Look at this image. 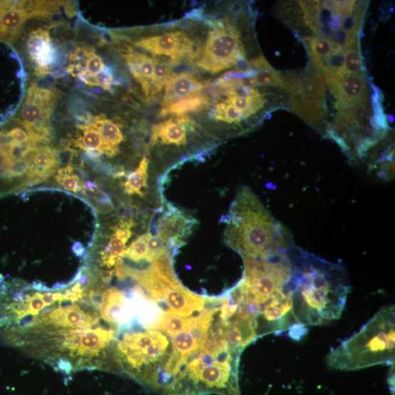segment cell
I'll use <instances>...</instances> for the list:
<instances>
[{"label": "cell", "instance_id": "6da1fadb", "mask_svg": "<svg viewBox=\"0 0 395 395\" xmlns=\"http://www.w3.org/2000/svg\"><path fill=\"white\" fill-rule=\"evenodd\" d=\"M293 316L301 326H321L339 319L350 285L346 269L295 245L288 250Z\"/></svg>", "mask_w": 395, "mask_h": 395}, {"label": "cell", "instance_id": "7a4b0ae2", "mask_svg": "<svg viewBox=\"0 0 395 395\" xmlns=\"http://www.w3.org/2000/svg\"><path fill=\"white\" fill-rule=\"evenodd\" d=\"M225 222V244L243 260H268L287 252L292 236L249 188H242L234 200Z\"/></svg>", "mask_w": 395, "mask_h": 395}, {"label": "cell", "instance_id": "3957f363", "mask_svg": "<svg viewBox=\"0 0 395 395\" xmlns=\"http://www.w3.org/2000/svg\"><path fill=\"white\" fill-rule=\"evenodd\" d=\"M394 305L381 308L357 333L329 353V368L349 371L379 364H394Z\"/></svg>", "mask_w": 395, "mask_h": 395}, {"label": "cell", "instance_id": "277c9868", "mask_svg": "<svg viewBox=\"0 0 395 395\" xmlns=\"http://www.w3.org/2000/svg\"><path fill=\"white\" fill-rule=\"evenodd\" d=\"M116 347V360L123 371L140 383L151 386L172 349L160 331L133 329L126 325Z\"/></svg>", "mask_w": 395, "mask_h": 395}, {"label": "cell", "instance_id": "5b68a950", "mask_svg": "<svg viewBox=\"0 0 395 395\" xmlns=\"http://www.w3.org/2000/svg\"><path fill=\"white\" fill-rule=\"evenodd\" d=\"M135 279L150 298L179 316L190 317L202 312L205 299L187 290L176 277L169 254L140 270Z\"/></svg>", "mask_w": 395, "mask_h": 395}, {"label": "cell", "instance_id": "8992f818", "mask_svg": "<svg viewBox=\"0 0 395 395\" xmlns=\"http://www.w3.org/2000/svg\"><path fill=\"white\" fill-rule=\"evenodd\" d=\"M287 252L268 260H244L245 273L240 280L244 301L256 319L262 307L287 287L292 277Z\"/></svg>", "mask_w": 395, "mask_h": 395}, {"label": "cell", "instance_id": "52a82bcc", "mask_svg": "<svg viewBox=\"0 0 395 395\" xmlns=\"http://www.w3.org/2000/svg\"><path fill=\"white\" fill-rule=\"evenodd\" d=\"M55 103V94L35 83L27 91L18 121L24 127L36 149L48 146L50 143V120Z\"/></svg>", "mask_w": 395, "mask_h": 395}, {"label": "cell", "instance_id": "ba28073f", "mask_svg": "<svg viewBox=\"0 0 395 395\" xmlns=\"http://www.w3.org/2000/svg\"><path fill=\"white\" fill-rule=\"evenodd\" d=\"M244 59L239 31L230 24H220L209 33L198 66L215 74L239 64Z\"/></svg>", "mask_w": 395, "mask_h": 395}, {"label": "cell", "instance_id": "9c48e42d", "mask_svg": "<svg viewBox=\"0 0 395 395\" xmlns=\"http://www.w3.org/2000/svg\"><path fill=\"white\" fill-rule=\"evenodd\" d=\"M329 88L340 111L359 118L356 112L364 110L369 105V88L362 73L347 75Z\"/></svg>", "mask_w": 395, "mask_h": 395}, {"label": "cell", "instance_id": "30bf717a", "mask_svg": "<svg viewBox=\"0 0 395 395\" xmlns=\"http://www.w3.org/2000/svg\"><path fill=\"white\" fill-rule=\"evenodd\" d=\"M26 48L36 75H49L58 62V52L48 30L40 27L32 31L26 41Z\"/></svg>", "mask_w": 395, "mask_h": 395}, {"label": "cell", "instance_id": "8fae6325", "mask_svg": "<svg viewBox=\"0 0 395 395\" xmlns=\"http://www.w3.org/2000/svg\"><path fill=\"white\" fill-rule=\"evenodd\" d=\"M34 18L33 1H0V41L13 44L26 21Z\"/></svg>", "mask_w": 395, "mask_h": 395}, {"label": "cell", "instance_id": "7c38bea8", "mask_svg": "<svg viewBox=\"0 0 395 395\" xmlns=\"http://www.w3.org/2000/svg\"><path fill=\"white\" fill-rule=\"evenodd\" d=\"M135 45L155 55L169 56L173 61H179L193 53V41L180 31L140 39Z\"/></svg>", "mask_w": 395, "mask_h": 395}, {"label": "cell", "instance_id": "4fadbf2b", "mask_svg": "<svg viewBox=\"0 0 395 395\" xmlns=\"http://www.w3.org/2000/svg\"><path fill=\"white\" fill-rule=\"evenodd\" d=\"M106 69L103 59L92 46L77 47L70 56L69 73L89 86H96V78Z\"/></svg>", "mask_w": 395, "mask_h": 395}, {"label": "cell", "instance_id": "5bb4252c", "mask_svg": "<svg viewBox=\"0 0 395 395\" xmlns=\"http://www.w3.org/2000/svg\"><path fill=\"white\" fill-rule=\"evenodd\" d=\"M99 310L102 319L113 326L131 323L135 314L130 297L116 288L108 289L102 293Z\"/></svg>", "mask_w": 395, "mask_h": 395}, {"label": "cell", "instance_id": "9a60e30c", "mask_svg": "<svg viewBox=\"0 0 395 395\" xmlns=\"http://www.w3.org/2000/svg\"><path fill=\"white\" fill-rule=\"evenodd\" d=\"M195 220L188 217L180 210L168 205L158 221V232L169 247H175L183 243V240L191 232Z\"/></svg>", "mask_w": 395, "mask_h": 395}, {"label": "cell", "instance_id": "2e32d148", "mask_svg": "<svg viewBox=\"0 0 395 395\" xmlns=\"http://www.w3.org/2000/svg\"><path fill=\"white\" fill-rule=\"evenodd\" d=\"M61 163V154L55 148L46 146L36 150L29 171L27 183L38 184L52 176Z\"/></svg>", "mask_w": 395, "mask_h": 395}, {"label": "cell", "instance_id": "e0dca14e", "mask_svg": "<svg viewBox=\"0 0 395 395\" xmlns=\"http://www.w3.org/2000/svg\"><path fill=\"white\" fill-rule=\"evenodd\" d=\"M186 126L192 127L193 122L185 117L171 118L155 125L153 128L151 144L184 146L187 143Z\"/></svg>", "mask_w": 395, "mask_h": 395}, {"label": "cell", "instance_id": "ac0fdd59", "mask_svg": "<svg viewBox=\"0 0 395 395\" xmlns=\"http://www.w3.org/2000/svg\"><path fill=\"white\" fill-rule=\"evenodd\" d=\"M134 220L132 217L122 219L116 225L106 249L101 252V262L103 266L110 269L116 265L126 249V243L132 236L131 229Z\"/></svg>", "mask_w": 395, "mask_h": 395}, {"label": "cell", "instance_id": "d6986e66", "mask_svg": "<svg viewBox=\"0 0 395 395\" xmlns=\"http://www.w3.org/2000/svg\"><path fill=\"white\" fill-rule=\"evenodd\" d=\"M123 56L133 78L142 86L146 98L149 99L156 60L135 52L129 46Z\"/></svg>", "mask_w": 395, "mask_h": 395}, {"label": "cell", "instance_id": "ffe728a7", "mask_svg": "<svg viewBox=\"0 0 395 395\" xmlns=\"http://www.w3.org/2000/svg\"><path fill=\"white\" fill-rule=\"evenodd\" d=\"M205 84L190 74L174 76L165 84V93L163 106L170 104L179 100L199 95L204 89Z\"/></svg>", "mask_w": 395, "mask_h": 395}, {"label": "cell", "instance_id": "44dd1931", "mask_svg": "<svg viewBox=\"0 0 395 395\" xmlns=\"http://www.w3.org/2000/svg\"><path fill=\"white\" fill-rule=\"evenodd\" d=\"M91 123L100 133L106 147V155L113 158L120 153L119 145L125 140L120 127L103 115L91 117Z\"/></svg>", "mask_w": 395, "mask_h": 395}, {"label": "cell", "instance_id": "7402d4cb", "mask_svg": "<svg viewBox=\"0 0 395 395\" xmlns=\"http://www.w3.org/2000/svg\"><path fill=\"white\" fill-rule=\"evenodd\" d=\"M78 128L82 134L73 140V145L86 152H94L101 155H106V147L103 140L93 125L88 120L86 124L79 125Z\"/></svg>", "mask_w": 395, "mask_h": 395}, {"label": "cell", "instance_id": "603a6c76", "mask_svg": "<svg viewBox=\"0 0 395 395\" xmlns=\"http://www.w3.org/2000/svg\"><path fill=\"white\" fill-rule=\"evenodd\" d=\"M210 103L209 99L202 95H195L176 102L163 106L160 112V118L169 115L183 116L190 112L200 111L205 108Z\"/></svg>", "mask_w": 395, "mask_h": 395}, {"label": "cell", "instance_id": "cb8c5ba5", "mask_svg": "<svg viewBox=\"0 0 395 395\" xmlns=\"http://www.w3.org/2000/svg\"><path fill=\"white\" fill-rule=\"evenodd\" d=\"M292 111L304 121L314 124L323 120L325 109L323 103L310 101L304 98H292Z\"/></svg>", "mask_w": 395, "mask_h": 395}, {"label": "cell", "instance_id": "d4e9b609", "mask_svg": "<svg viewBox=\"0 0 395 395\" xmlns=\"http://www.w3.org/2000/svg\"><path fill=\"white\" fill-rule=\"evenodd\" d=\"M149 160L144 157L138 167L131 173L124 183V190L128 195H144L143 190L148 188Z\"/></svg>", "mask_w": 395, "mask_h": 395}, {"label": "cell", "instance_id": "484cf974", "mask_svg": "<svg viewBox=\"0 0 395 395\" xmlns=\"http://www.w3.org/2000/svg\"><path fill=\"white\" fill-rule=\"evenodd\" d=\"M151 235L150 232H148L139 237L125 249L120 258L136 264L148 263L149 248L148 242Z\"/></svg>", "mask_w": 395, "mask_h": 395}, {"label": "cell", "instance_id": "4316f807", "mask_svg": "<svg viewBox=\"0 0 395 395\" xmlns=\"http://www.w3.org/2000/svg\"><path fill=\"white\" fill-rule=\"evenodd\" d=\"M224 102L233 105L242 113L246 119L261 110L265 105L262 97H230Z\"/></svg>", "mask_w": 395, "mask_h": 395}, {"label": "cell", "instance_id": "83f0119b", "mask_svg": "<svg viewBox=\"0 0 395 395\" xmlns=\"http://www.w3.org/2000/svg\"><path fill=\"white\" fill-rule=\"evenodd\" d=\"M309 43L313 64L315 68H321L323 60L327 58L336 47L329 39L319 36L310 41Z\"/></svg>", "mask_w": 395, "mask_h": 395}, {"label": "cell", "instance_id": "f1b7e54d", "mask_svg": "<svg viewBox=\"0 0 395 395\" xmlns=\"http://www.w3.org/2000/svg\"><path fill=\"white\" fill-rule=\"evenodd\" d=\"M174 76L170 67L156 60L149 99L154 98L160 93L168 81Z\"/></svg>", "mask_w": 395, "mask_h": 395}, {"label": "cell", "instance_id": "f546056e", "mask_svg": "<svg viewBox=\"0 0 395 395\" xmlns=\"http://www.w3.org/2000/svg\"><path fill=\"white\" fill-rule=\"evenodd\" d=\"M214 118L217 121L237 125L246 120L241 111L233 105L225 102L217 104Z\"/></svg>", "mask_w": 395, "mask_h": 395}, {"label": "cell", "instance_id": "4dcf8cb0", "mask_svg": "<svg viewBox=\"0 0 395 395\" xmlns=\"http://www.w3.org/2000/svg\"><path fill=\"white\" fill-rule=\"evenodd\" d=\"M73 167L68 165L66 167L61 168L56 174L55 179L59 185L65 190L73 193L82 191V183L78 176L73 174Z\"/></svg>", "mask_w": 395, "mask_h": 395}, {"label": "cell", "instance_id": "1f68e13d", "mask_svg": "<svg viewBox=\"0 0 395 395\" xmlns=\"http://www.w3.org/2000/svg\"><path fill=\"white\" fill-rule=\"evenodd\" d=\"M343 50L347 74L362 73V64L357 42Z\"/></svg>", "mask_w": 395, "mask_h": 395}, {"label": "cell", "instance_id": "d6a6232c", "mask_svg": "<svg viewBox=\"0 0 395 395\" xmlns=\"http://www.w3.org/2000/svg\"><path fill=\"white\" fill-rule=\"evenodd\" d=\"M364 9L363 6H355L352 14L344 17L342 21V30L349 34L357 36L361 26Z\"/></svg>", "mask_w": 395, "mask_h": 395}, {"label": "cell", "instance_id": "836d02e7", "mask_svg": "<svg viewBox=\"0 0 395 395\" xmlns=\"http://www.w3.org/2000/svg\"><path fill=\"white\" fill-rule=\"evenodd\" d=\"M31 163L25 158L10 163L6 170L0 174V178L6 180H13L26 175Z\"/></svg>", "mask_w": 395, "mask_h": 395}, {"label": "cell", "instance_id": "e575fe53", "mask_svg": "<svg viewBox=\"0 0 395 395\" xmlns=\"http://www.w3.org/2000/svg\"><path fill=\"white\" fill-rule=\"evenodd\" d=\"M257 86H277L285 91V84L281 76L275 70L262 71L255 75Z\"/></svg>", "mask_w": 395, "mask_h": 395}, {"label": "cell", "instance_id": "d590c367", "mask_svg": "<svg viewBox=\"0 0 395 395\" xmlns=\"http://www.w3.org/2000/svg\"><path fill=\"white\" fill-rule=\"evenodd\" d=\"M5 134L9 140V143H25L30 142L31 140L27 133L19 127L14 128Z\"/></svg>", "mask_w": 395, "mask_h": 395}, {"label": "cell", "instance_id": "8d00e7d4", "mask_svg": "<svg viewBox=\"0 0 395 395\" xmlns=\"http://www.w3.org/2000/svg\"><path fill=\"white\" fill-rule=\"evenodd\" d=\"M250 65L252 68L258 71H270L272 70L271 66L264 56H260L258 58L252 60Z\"/></svg>", "mask_w": 395, "mask_h": 395}, {"label": "cell", "instance_id": "74e56055", "mask_svg": "<svg viewBox=\"0 0 395 395\" xmlns=\"http://www.w3.org/2000/svg\"><path fill=\"white\" fill-rule=\"evenodd\" d=\"M72 250L76 257H82L84 255V253H86V248L78 242L73 244Z\"/></svg>", "mask_w": 395, "mask_h": 395}]
</instances>
